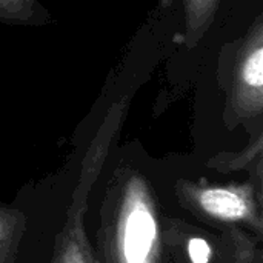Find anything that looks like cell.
I'll return each mask as SVG.
<instances>
[{
	"mask_svg": "<svg viewBox=\"0 0 263 263\" xmlns=\"http://www.w3.org/2000/svg\"><path fill=\"white\" fill-rule=\"evenodd\" d=\"M188 254L193 263H210L211 260V247L202 237H194L188 243Z\"/></svg>",
	"mask_w": 263,
	"mask_h": 263,
	"instance_id": "obj_4",
	"label": "cell"
},
{
	"mask_svg": "<svg viewBox=\"0 0 263 263\" xmlns=\"http://www.w3.org/2000/svg\"><path fill=\"white\" fill-rule=\"evenodd\" d=\"M122 262L151 263L156 243V222L149 206L140 200L129 205L122 225Z\"/></svg>",
	"mask_w": 263,
	"mask_h": 263,
	"instance_id": "obj_1",
	"label": "cell"
},
{
	"mask_svg": "<svg viewBox=\"0 0 263 263\" xmlns=\"http://www.w3.org/2000/svg\"><path fill=\"white\" fill-rule=\"evenodd\" d=\"M62 263H88V260L79 253H72V254H68Z\"/></svg>",
	"mask_w": 263,
	"mask_h": 263,
	"instance_id": "obj_5",
	"label": "cell"
},
{
	"mask_svg": "<svg viewBox=\"0 0 263 263\" xmlns=\"http://www.w3.org/2000/svg\"><path fill=\"white\" fill-rule=\"evenodd\" d=\"M262 65H263V49L259 48L254 51V54L248 59L245 68H243V77L245 82L253 86V88H262L263 85V72H262Z\"/></svg>",
	"mask_w": 263,
	"mask_h": 263,
	"instance_id": "obj_3",
	"label": "cell"
},
{
	"mask_svg": "<svg viewBox=\"0 0 263 263\" xmlns=\"http://www.w3.org/2000/svg\"><path fill=\"white\" fill-rule=\"evenodd\" d=\"M202 210L222 220H243L250 217V200L245 194L230 188H211L199 194Z\"/></svg>",
	"mask_w": 263,
	"mask_h": 263,
	"instance_id": "obj_2",
	"label": "cell"
}]
</instances>
